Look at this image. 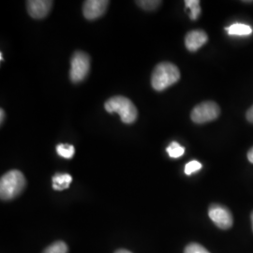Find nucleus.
<instances>
[{
  "mask_svg": "<svg viewBox=\"0 0 253 253\" xmlns=\"http://www.w3.org/2000/svg\"><path fill=\"white\" fill-rule=\"evenodd\" d=\"M179 79L180 72L178 68L170 62H163L158 64L154 69L151 84L155 90L163 91L177 83Z\"/></svg>",
  "mask_w": 253,
  "mask_h": 253,
  "instance_id": "1",
  "label": "nucleus"
},
{
  "mask_svg": "<svg viewBox=\"0 0 253 253\" xmlns=\"http://www.w3.org/2000/svg\"><path fill=\"white\" fill-rule=\"evenodd\" d=\"M27 181L18 170L6 172L0 180V196L3 201L14 199L25 190Z\"/></svg>",
  "mask_w": 253,
  "mask_h": 253,
  "instance_id": "2",
  "label": "nucleus"
},
{
  "mask_svg": "<svg viewBox=\"0 0 253 253\" xmlns=\"http://www.w3.org/2000/svg\"><path fill=\"white\" fill-rule=\"evenodd\" d=\"M104 107L108 113H118L125 124H132L138 117V111L133 102L123 96H116L109 99Z\"/></svg>",
  "mask_w": 253,
  "mask_h": 253,
  "instance_id": "3",
  "label": "nucleus"
},
{
  "mask_svg": "<svg viewBox=\"0 0 253 253\" xmlns=\"http://www.w3.org/2000/svg\"><path fill=\"white\" fill-rule=\"evenodd\" d=\"M90 70V58L84 52H76L71 60V80L80 83L85 79Z\"/></svg>",
  "mask_w": 253,
  "mask_h": 253,
  "instance_id": "4",
  "label": "nucleus"
},
{
  "mask_svg": "<svg viewBox=\"0 0 253 253\" xmlns=\"http://www.w3.org/2000/svg\"><path fill=\"white\" fill-rule=\"evenodd\" d=\"M219 114L220 109L216 102L204 101L193 108L190 118L194 123L204 124L217 119Z\"/></svg>",
  "mask_w": 253,
  "mask_h": 253,
  "instance_id": "5",
  "label": "nucleus"
},
{
  "mask_svg": "<svg viewBox=\"0 0 253 253\" xmlns=\"http://www.w3.org/2000/svg\"><path fill=\"white\" fill-rule=\"evenodd\" d=\"M208 215L211 220L217 225L218 228L226 230L233 226V216L228 208L220 206V205H212L209 210Z\"/></svg>",
  "mask_w": 253,
  "mask_h": 253,
  "instance_id": "6",
  "label": "nucleus"
},
{
  "mask_svg": "<svg viewBox=\"0 0 253 253\" xmlns=\"http://www.w3.org/2000/svg\"><path fill=\"white\" fill-rule=\"evenodd\" d=\"M107 0H87L84 1L83 12L87 20H96L102 16L108 7Z\"/></svg>",
  "mask_w": 253,
  "mask_h": 253,
  "instance_id": "7",
  "label": "nucleus"
},
{
  "mask_svg": "<svg viewBox=\"0 0 253 253\" xmlns=\"http://www.w3.org/2000/svg\"><path fill=\"white\" fill-rule=\"evenodd\" d=\"M53 6V1L29 0L27 2V11L34 19H43L49 14Z\"/></svg>",
  "mask_w": 253,
  "mask_h": 253,
  "instance_id": "8",
  "label": "nucleus"
},
{
  "mask_svg": "<svg viewBox=\"0 0 253 253\" xmlns=\"http://www.w3.org/2000/svg\"><path fill=\"white\" fill-rule=\"evenodd\" d=\"M208 34L203 30H192L185 38V44L190 52H195L208 42Z\"/></svg>",
  "mask_w": 253,
  "mask_h": 253,
  "instance_id": "9",
  "label": "nucleus"
},
{
  "mask_svg": "<svg viewBox=\"0 0 253 253\" xmlns=\"http://www.w3.org/2000/svg\"><path fill=\"white\" fill-rule=\"evenodd\" d=\"M73 181L72 175L68 173H56L53 176V189L64 190L68 189Z\"/></svg>",
  "mask_w": 253,
  "mask_h": 253,
  "instance_id": "10",
  "label": "nucleus"
},
{
  "mask_svg": "<svg viewBox=\"0 0 253 253\" xmlns=\"http://www.w3.org/2000/svg\"><path fill=\"white\" fill-rule=\"evenodd\" d=\"M227 32L231 36H249L253 33L252 27L245 24H234L231 27H226Z\"/></svg>",
  "mask_w": 253,
  "mask_h": 253,
  "instance_id": "11",
  "label": "nucleus"
},
{
  "mask_svg": "<svg viewBox=\"0 0 253 253\" xmlns=\"http://www.w3.org/2000/svg\"><path fill=\"white\" fill-rule=\"evenodd\" d=\"M186 8L190 9V17L191 20H196L201 14L199 0H186Z\"/></svg>",
  "mask_w": 253,
  "mask_h": 253,
  "instance_id": "12",
  "label": "nucleus"
},
{
  "mask_svg": "<svg viewBox=\"0 0 253 253\" xmlns=\"http://www.w3.org/2000/svg\"><path fill=\"white\" fill-rule=\"evenodd\" d=\"M167 153L169 154V156L173 159H177L182 157L185 153V148L179 145L176 142H172L170 145L167 147L166 149Z\"/></svg>",
  "mask_w": 253,
  "mask_h": 253,
  "instance_id": "13",
  "label": "nucleus"
},
{
  "mask_svg": "<svg viewBox=\"0 0 253 253\" xmlns=\"http://www.w3.org/2000/svg\"><path fill=\"white\" fill-rule=\"evenodd\" d=\"M56 152L65 159H72L74 153H75V148L72 145H58L56 146Z\"/></svg>",
  "mask_w": 253,
  "mask_h": 253,
  "instance_id": "14",
  "label": "nucleus"
},
{
  "mask_svg": "<svg viewBox=\"0 0 253 253\" xmlns=\"http://www.w3.org/2000/svg\"><path fill=\"white\" fill-rule=\"evenodd\" d=\"M43 253H68V246L62 241H57L49 246Z\"/></svg>",
  "mask_w": 253,
  "mask_h": 253,
  "instance_id": "15",
  "label": "nucleus"
},
{
  "mask_svg": "<svg viewBox=\"0 0 253 253\" xmlns=\"http://www.w3.org/2000/svg\"><path fill=\"white\" fill-rule=\"evenodd\" d=\"M136 3L145 10H154L157 9L161 4L162 1L156 0H144V1H136Z\"/></svg>",
  "mask_w": 253,
  "mask_h": 253,
  "instance_id": "16",
  "label": "nucleus"
},
{
  "mask_svg": "<svg viewBox=\"0 0 253 253\" xmlns=\"http://www.w3.org/2000/svg\"><path fill=\"white\" fill-rule=\"evenodd\" d=\"M202 169V164L197 161H191L190 163H187L185 166V173L190 175L194 172H198Z\"/></svg>",
  "mask_w": 253,
  "mask_h": 253,
  "instance_id": "17",
  "label": "nucleus"
},
{
  "mask_svg": "<svg viewBox=\"0 0 253 253\" xmlns=\"http://www.w3.org/2000/svg\"><path fill=\"white\" fill-rule=\"evenodd\" d=\"M184 253H210L207 249H205L202 245L197 243H191L188 245L185 249Z\"/></svg>",
  "mask_w": 253,
  "mask_h": 253,
  "instance_id": "18",
  "label": "nucleus"
},
{
  "mask_svg": "<svg viewBox=\"0 0 253 253\" xmlns=\"http://www.w3.org/2000/svg\"><path fill=\"white\" fill-rule=\"evenodd\" d=\"M247 119H248L251 123H253V106L249 109V111L247 112Z\"/></svg>",
  "mask_w": 253,
  "mask_h": 253,
  "instance_id": "19",
  "label": "nucleus"
},
{
  "mask_svg": "<svg viewBox=\"0 0 253 253\" xmlns=\"http://www.w3.org/2000/svg\"><path fill=\"white\" fill-rule=\"evenodd\" d=\"M248 159H249L250 163H253V147L248 153Z\"/></svg>",
  "mask_w": 253,
  "mask_h": 253,
  "instance_id": "20",
  "label": "nucleus"
},
{
  "mask_svg": "<svg viewBox=\"0 0 253 253\" xmlns=\"http://www.w3.org/2000/svg\"><path fill=\"white\" fill-rule=\"evenodd\" d=\"M0 114H1V123H3V119L5 118V113H4V111H3V109H1V111H0Z\"/></svg>",
  "mask_w": 253,
  "mask_h": 253,
  "instance_id": "21",
  "label": "nucleus"
},
{
  "mask_svg": "<svg viewBox=\"0 0 253 253\" xmlns=\"http://www.w3.org/2000/svg\"><path fill=\"white\" fill-rule=\"evenodd\" d=\"M116 253H130V252H128V251H126V250H119Z\"/></svg>",
  "mask_w": 253,
  "mask_h": 253,
  "instance_id": "22",
  "label": "nucleus"
},
{
  "mask_svg": "<svg viewBox=\"0 0 253 253\" xmlns=\"http://www.w3.org/2000/svg\"><path fill=\"white\" fill-rule=\"evenodd\" d=\"M0 59H1V61L3 60V54H2V53L0 54Z\"/></svg>",
  "mask_w": 253,
  "mask_h": 253,
  "instance_id": "23",
  "label": "nucleus"
},
{
  "mask_svg": "<svg viewBox=\"0 0 253 253\" xmlns=\"http://www.w3.org/2000/svg\"><path fill=\"white\" fill-rule=\"evenodd\" d=\"M252 221H253V212L252 213Z\"/></svg>",
  "mask_w": 253,
  "mask_h": 253,
  "instance_id": "24",
  "label": "nucleus"
}]
</instances>
